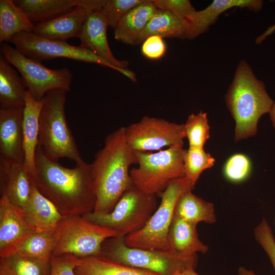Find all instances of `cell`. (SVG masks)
<instances>
[{"label": "cell", "mask_w": 275, "mask_h": 275, "mask_svg": "<svg viewBox=\"0 0 275 275\" xmlns=\"http://www.w3.org/2000/svg\"><path fill=\"white\" fill-rule=\"evenodd\" d=\"M38 190L63 216L84 215L94 210L96 196L91 163L84 160L72 168L48 158L38 146L32 175Z\"/></svg>", "instance_id": "6da1fadb"}, {"label": "cell", "mask_w": 275, "mask_h": 275, "mask_svg": "<svg viewBox=\"0 0 275 275\" xmlns=\"http://www.w3.org/2000/svg\"><path fill=\"white\" fill-rule=\"evenodd\" d=\"M136 163L135 151L125 139V127L109 133L91 163L96 196L93 214L111 212L125 191L134 186L129 169Z\"/></svg>", "instance_id": "7a4b0ae2"}, {"label": "cell", "mask_w": 275, "mask_h": 275, "mask_svg": "<svg viewBox=\"0 0 275 275\" xmlns=\"http://www.w3.org/2000/svg\"><path fill=\"white\" fill-rule=\"evenodd\" d=\"M225 101L235 122V142L254 136L259 119L270 113L274 102L263 81L257 78L244 60L236 67Z\"/></svg>", "instance_id": "3957f363"}, {"label": "cell", "mask_w": 275, "mask_h": 275, "mask_svg": "<svg viewBox=\"0 0 275 275\" xmlns=\"http://www.w3.org/2000/svg\"><path fill=\"white\" fill-rule=\"evenodd\" d=\"M67 91L52 90L44 97L39 117L38 146L52 160L67 158L79 163L84 161L66 118Z\"/></svg>", "instance_id": "277c9868"}, {"label": "cell", "mask_w": 275, "mask_h": 275, "mask_svg": "<svg viewBox=\"0 0 275 275\" xmlns=\"http://www.w3.org/2000/svg\"><path fill=\"white\" fill-rule=\"evenodd\" d=\"M101 255L128 266L151 271L159 275H178L189 269H196L197 254L185 256L171 250H146L130 248L124 237L106 239L101 246Z\"/></svg>", "instance_id": "5b68a950"}, {"label": "cell", "mask_w": 275, "mask_h": 275, "mask_svg": "<svg viewBox=\"0 0 275 275\" xmlns=\"http://www.w3.org/2000/svg\"><path fill=\"white\" fill-rule=\"evenodd\" d=\"M183 145H176L156 153L135 151L138 167L130 170L134 186L157 196L174 180L185 176Z\"/></svg>", "instance_id": "8992f818"}, {"label": "cell", "mask_w": 275, "mask_h": 275, "mask_svg": "<svg viewBox=\"0 0 275 275\" xmlns=\"http://www.w3.org/2000/svg\"><path fill=\"white\" fill-rule=\"evenodd\" d=\"M195 185L185 176L173 181L157 196L161 199L159 205L145 226L140 230L124 237L128 247L146 250H170L168 235L180 197L192 190Z\"/></svg>", "instance_id": "52a82bcc"}, {"label": "cell", "mask_w": 275, "mask_h": 275, "mask_svg": "<svg viewBox=\"0 0 275 275\" xmlns=\"http://www.w3.org/2000/svg\"><path fill=\"white\" fill-rule=\"evenodd\" d=\"M53 234L52 256L70 254L78 258L101 255L103 242L119 237L114 231L77 215L63 216Z\"/></svg>", "instance_id": "ba28073f"}, {"label": "cell", "mask_w": 275, "mask_h": 275, "mask_svg": "<svg viewBox=\"0 0 275 275\" xmlns=\"http://www.w3.org/2000/svg\"><path fill=\"white\" fill-rule=\"evenodd\" d=\"M157 208L156 195L145 193L133 186L125 191L111 212L102 215L91 212L82 216L124 237L141 230Z\"/></svg>", "instance_id": "9c48e42d"}, {"label": "cell", "mask_w": 275, "mask_h": 275, "mask_svg": "<svg viewBox=\"0 0 275 275\" xmlns=\"http://www.w3.org/2000/svg\"><path fill=\"white\" fill-rule=\"evenodd\" d=\"M9 42L27 57L35 60L41 62L65 58L111 68L130 79L134 77V73L129 69L116 67L91 50L80 45H71L65 41L45 38L33 32H22L13 37Z\"/></svg>", "instance_id": "30bf717a"}, {"label": "cell", "mask_w": 275, "mask_h": 275, "mask_svg": "<svg viewBox=\"0 0 275 275\" xmlns=\"http://www.w3.org/2000/svg\"><path fill=\"white\" fill-rule=\"evenodd\" d=\"M1 52L20 73L28 91L35 100H41L52 90L70 91L72 74L68 68H48L40 61L27 57L16 48L5 43H2Z\"/></svg>", "instance_id": "8fae6325"}, {"label": "cell", "mask_w": 275, "mask_h": 275, "mask_svg": "<svg viewBox=\"0 0 275 275\" xmlns=\"http://www.w3.org/2000/svg\"><path fill=\"white\" fill-rule=\"evenodd\" d=\"M125 137L134 151L148 152L183 145L185 134L184 124L144 116L138 122L125 127Z\"/></svg>", "instance_id": "7c38bea8"}, {"label": "cell", "mask_w": 275, "mask_h": 275, "mask_svg": "<svg viewBox=\"0 0 275 275\" xmlns=\"http://www.w3.org/2000/svg\"><path fill=\"white\" fill-rule=\"evenodd\" d=\"M24 107L0 108V157L24 163L22 131Z\"/></svg>", "instance_id": "4fadbf2b"}, {"label": "cell", "mask_w": 275, "mask_h": 275, "mask_svg": "<svg viewBox=\"0 0 275 275\" xmlns=\"http://www.w3.org/2000/svg\"><path fill=\"white\" fill-rule=\"evenodd\" d=\"M33 182L24 163L9 161L0 157V193L23 209L31 195Z\"/></svg>", "instance_id": "5bb4252c"}, {"label": "cell", "mask_w": 275, "mask_h": 275, "mask_svg": "<svg viewBox=\"0 0 275 275\" xmlns=\"http://www.w3.org/2000/svg\"><path fill=\"white\" fill-rule=\"evenodd\" d=\"M108 26L102 9L89 12L79 38L80 45L93 51L115 67L125 69L129 63L116 59L109 48L106 36Z\"/></svg>", "instance_id": "9a60e30c"}, {"label": "cell", "mask_w": 275, "mask_h": 275, "mask_svg": "<svg viewBox=\"0 0 275 275\" xmlns=\"http://www.w3.org/2000/svg\"><path fill=\"white\" fill-rule=\"evenodd\" d=\"M89 11L82 6L53 18L35 24L33 33L49 39L65 41L73 37L79 38Z\"/></svg>", "instance_id": "2e32d148"}, {"label": "cell", "mask_w": 275, "mask_h": 275, "mask_svg": "<svg viewBox=\"0 0 275 275\" xmlns=\"http://www.w3.org/2000/svg\"><path fill=\"white\" fill-rule=\"evenodd\" d=\"M260 0H214L206 8L196 10L187 19L188 39H193L207 32L223 12L233 7L246 8L257 12L263 6Z\"/></svg>", "instance_id": "e0dca14e"}, {"label": "cell", "mask_w": 275, "mask_h": 275, "mask_svg": "<svg viewBox=\"0 0 275 275\" xmlns=\"http://www.w3.org/2000/svg\"><path fill=\"white\" fill-rule=\"evenodd\" d=\"M34 231L22 209L13 204L5 195H1L0 251Z\"/></svg>", "instance_id": "ac0fdd59"}, {"label": "cell", "mask_w": 275, "mask_h": 275, "mask_svg": "<svg viewBox=\"0 0 275 275\" xmlns=\"http://www.w3.org/2000/svg\"><path fill=\"white\" fill-rule=\"evenodd\" d=\"M22 210L28 222L35 231L52 234L63 217L56 206L40 193L34 183L30 197Z\"/></svg>", "instance_id": "d6986e66"}, {"label": "cell", "mask_w": 275, "mask_h": 275, "mask_svg": "<svg viewBox=\"0 0 275 275\" xmlns=\"http://www.w3.org/2000/svg\"><path fill=\"white\" fill-rule=\"evenodd\" d=\"M43 103L44 98L40 101H37L27 90L23 110L22 131L24 167L31 176L35 170V155L39 142V117Z\"/></svg>", "instance_id": "ffe728a7"}, {"label": "cell", "mask_w": 275, "mask_h": 275, "mask_svg": "<svg viewBox=\"0 0 275 275\" xmlns=\"http://www.w3.org/2000/svg\"><path fill=\"white\" fill-rule=\"evenodd\" d=\"M157 10L153 0H145L132 8L114 29L115 38L125 44H138L142 33Z\"/></svg>", "instance_id": "44dd1931"}, {"label": "cell", "mask_w": 275, "mask_h": 275, "mask_svg": "<svg viewBox=\"0 0 275 275\" xmlns=\"http://www.w3.org/2000/svg\"><path fill=\"white\" fill-rule=\"evenodd\" d=\"M196 226L174 214L168 235L170 250L185 256L207 253L209 248L200 240Z\"/></svg>", "instance_id": "7402d4cb"}, {"label": "cell", "mask_w": 275, "mask_h": 275, "mask_svg": "<svg viewBox=\"0 0 275 275\" xmlns=\"http://www.w3.org/2000/svg\"><path fill=\"white\" fill-rule=\"evenodd\" d=\"M27 88L18 71L1 53V107H24Z\"/></svg>", "instance_id": "603a6c76"}, {"label": "cell", "mask_w": 275, "mask_h": 275, "mask_svg": "<svg viewBox=\"0 0 275 275\" xmlns=\"http://www.w3.org/2000/svg\"><path fill=\"white\" fill-rule=\"evenodd\" d=\"M54 245V234L35 231L0 251V257L17 254L50 262Z\"/></svg>", "instance_id": "cb8c5ba5"}, {"label": "cell", "mask_w": 275, "mask_h": 275, "mask_svg": "<svg viewBox=\"0 0 275 275\" xmlns=\"http://www.w3.org/2000/svg\"><path fill=\"white\" fill-rule=\"evenodd\" d=\"M14 2L34 24L35 22L39 23L53 18L77 6L86 8L88 4V0H15Z\"/></svg>", "instance_id": "d4e9b609"}, {"label": "cell", "mask_w": 275, "mask_h": 275, "mask_svg": "<svg viewBox=\"0 0 275 275\" xmlns=\"http://www.w3.org/2000/svg\"><path fill=\"white\" fill-rule=\"evenodd\" d=\"M188 28L186 20L168 11L157 9L142 33L138 44L153 35L163 38L187 39Z\"/></svg>", "instance_id": "484cf974"}, {"label": "cell", "mask_w": 275, "mask_h": 275, "mask_svg": "<svg viewBox=\"0 0 275 275\" xmlns=\"http://www.w3.org/2000/svg\"><path fill=\"white\" fill-rule=\"evenodd\" d=\"M74 272L75 275H159L116 262L101 255L78 258Z\"/></svg>", "instance_id": "4316f807"}, {"label": "cell", "mask_w": 275, "mask_h": 275, "mask_svg": "<svg viewBox=\"0 0 275 275\" xmlns=\"http://www.w3.org/2000/svg\"><path fill=\"white\" fill-rule=\"evenodd\" d=\"M35 24L13 0L0 1V42H9L22 32H33Z\"/></svg>", "instance_id": "83f0119b"}, {"label": "cell", "mask_w": 275, "mask_h": 275, "mask_svg": "<svg viewBox=\"0 0 275 275\" xmlns=\"http://www.w3.org/2000/svg\"><path fill=\"white\" fill-rule=\"evenodd\" d=\"M175 214L196 225L201 222L211 224L216 221L213 204L197 197L192 190L186 191L180 197Z\"/></svg>", "instance_id": "f1b7e54d"}, {"label": "cell", "mask_w": 275, "mask_h": 275, "mask_svg": "<svg viewBox=\"0 0 275 275\" xmlns=\"http://www.w3.org/2000/svg\"><path fill=\"white\" fill-rule=\"evenodd\" d=\"M0 272L7 275H50V262L17 254L0 257Z\"/></svg>", "instance_id": "f546056e"}, {"label": "cell", "mask_w": 275, "mask_h": 275, "mask_svg": "<svg viewBox=\"0 0 275 275\" xmlns=\"http://www.w3.org/2000/svg\"><path fill=\"white\" fill-rule=\"evenodd\" d=\"M185 177L195 185L203 171L213 167L214 158L203 148L189 147L184 156Z\"/></svg>", "instance_id": "4dcf8cb0"}, {"label": "cell", "mask_w": 275, "mask_h": 275, "mask_svg": "<svg viewBox=\"0 0 275 275\" xmlns=\"http://www.w3.org/2000/svg\"><path fill=\"white\" fill-rule=\"evenodd\" d=\"M184 128L189 147L203 148L210 138L207 114L200 111L197 114H190L184 124Z\"/></svg>", "instance_id": "1f68e13d"}, {"label": "cell", "mask_w": 275, "mask_h": 275, "mask_svg": "<svg viewBox=\"0 0 275 275\" xmlns=\"http://www.w3.org/2000/svg\"><path fill=\"white\" fill-rule=\"evenodd\" d=\"M145 0H106L102 10L108 26L115 29L120 20L132 8Z\"/></svg>", "instance_id": "d6a6232c"}, {"label": "cell", "mask_w": 275, "mask_h": 275, "mask_svg": "<svg viewBox=\"0 0 275 275\" xmlns=\"http://www.w3.org/2000/svg\"><path fill=\"white\" fill-rule=\"evenodd\" d=\"M251 169L249 158L243 154L237 153L228 159L223 171L227 180L232 182H240L248 177Z\"/></svg>", "instance_id": "836d02e7"}, {"label": "cell", "mask_w": 275, "mask_h": 275, "mask_svg": "<svg viewBox=\"0 0 275 275\" xmlns=\"http://www.w3.org/2000/svg\"><path fill=\"white\" fill-rule=\"evenodd\" d=\"M254 236L256 241L267 254L275 270V239L265 218H263L255 228Z\"/></svg>", "instance_id": "e575fe53"}, {"label": "cell", "mask_w": 275, "mask_h": 275, "mask_svg": "<svg viewBox=\"0 0 275 275\" xmlns=\"http://www.w3.org/2000/svg\"><path fill=\"white\" fill-rule=\"evenodd\" d=\"M157 9L168 11L186 20L196 11L188 0H153Z\"/></svg>", "instance_id": "d590c367"}, {"label": "cell", "mask_w": 275, "mask_h": 275, "mask_svg": "<svg viewBox=\"0 0 275 275\" xmlns=\"http://www.w3.org/2000/svg\"><path fill=\"white\" fill-rule=\"evenodd\" d=\"M78 258L70 254L52 256L50 275H75L74 269Z\"/></svg>", "instance_id": "8d00e7d4"}, {"label": "cell", "mask_w": 275, "mask_h": 275, "mask_svg": "<svg viewBox=\"0 0 275 275\" xmlns=\"http://www.w3.org/2000/svg\"><path fill=\"white\" fill-rule=\"evenodd\" d=\"M166 45L163 38L153 35L147 38L143 42L141 51L146 58L150 60H158L166 51Z\"/></svg>", "instance_id": "74e56055"}, {"label": "cell", "mask_w": 275, "mask_h": 275, "mask_svg": "<svg viewBox=\"0 0 275 275\" xmlns=\"http://www.w3.org/2000/svg\"><path fill=\"white\" fill-rule=\"evenodd\" d=\"M275 31V24L269 27L267 30L261 35H260L256 39V43H261L268 36L270 35Z\"/></svg>", "instance_id": "f35d334b"}, {"label": "cell", "mask_w": 275, "mask_h": 275, "mask_svg": "<svg viewBox=\"0 0 275 275\" xmlns=\"http://www.w3.org/2000/svg\"><path fill=\"white\" fill-rule=\"evenodd\" d=\"M238 275H257L252 270H249L243 266H240L238 270Z\"/></svg>", "instance_id": "ab89813d"}, {"label": "cell", "mask_w": 275, "mask_h": 275, "mask_svg": "<svg viewBox=\"0 0 275 275\" xmlns=\"http://www.w3.org/2000/svg\"><path fill=\"white\" fill-rule=\"evenodd\" d=\"M269 114L270 115V120L272 123V125L275 128V101L274 102L272 109Z\"/></svg>", "instance_id": "60d3db41"}, {"label": "cell", "mask_w": 275, "mask_h": 275, "mask_svg": "<svg viewBox=\"0 0 275 275\" xmlns=\"http://www.w3.org/2000/svg\"><path fill=\"white\" fill-rule=\"evenodd\" d=\"M178 275H199L198 274L196 271L195 269H189L186 270L182 272L179 273Z\"/></svg>", "instance_id": "b9f144b4"}, {"label": "cell", "mask_w": 275, "mask_h": 275, "mask_svg": "<svg viewBox=\"0 0 275 275\" xmlns=\"http://www.w3.org/2000/svg\"><path fill=\"white\" fill-rule=\"evenodd\" d=\"M0 275H7V274H5L4 273L0 272Z\"/></svg>", "instance_id": "7bdbcfd3"}]
</instances>
